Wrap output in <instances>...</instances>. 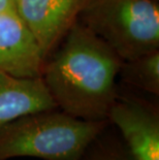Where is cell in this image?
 Instances as JSON below:
<instances>
[{"label": "cell", "mask_w": 159, "mask_h": 160, "mask_svg": "<svg viewBox=\"0 0 159 160\" xmlns=\"http://www.w3.org/2000/svg\"><path fill=\"white\" fill-rule=\"evenodd\" d=\"M123 61L79 20L42 78L57 108L87 121H107Z\"/></svg>", "instance_id": "6da1fadb"}, {"label": "cell", "mask_w": 159, "mask_h": 160, "mask_svg": "<svg viewBox=\"0 0 159 160\" xmlns=\"http://www.w3.org/2000/svg\"><path fill=\"white\" fill-rule=\"evenodd\" d=\"M107 121H87L55 108L35 112L0 126V160L36 157L83 160Z\"/></svg>", "instance_id": "7a4b0ae2"}, {"label": "cell", "mask_w": 159, "mask_h": 160, "mask_svg": "<svg viewBox=\"0 0 159 160\" xmlns=\"http://www.w3.org/2000/svg\"><path fill=\"white\" fill-rule=\"evenodd\" d=\"M158 0H87L79 21L122 61L159 50Z\"/></svg>", "instance_id": "3957f363"}, {"label": "cell", "mask_w": 159, "mask_h": 160, "mask_svg": "<svg viewBox=\"0 0 159 160\" xmlns=\"http://www.w3.org/2000/svg\"><path fill=\"white\" fill-rule=\"evenodd\" d=\"M107 121L120 130L134 160H159V116L154 105L118 93Z\"/></svg>", "instance_id": "277c9868"}, {"label": "cell", "mask_w": 159, "mask_h": 160, "mask_svg": "<svg viewBox=\"0 0 159 160\" xmlns=\"http://www.w3.org/2000/svg\"><path fill=\"white\" fill-rule=\"evenodd\" d=\"M87 0H17L16 12L47 58L79 20Z\"/></svg>", "instance_id": "5b68a950"}, {"label": "cell", "mask_w": 159, "mask_h": 160, "mask_svg": "<svg viewBox=\"0 0 159 160\" xmlns=\"http://www.w3.org/2000/svg\"><path fill=\"white\" fill-rule=\"evenodd\" d=\"M46 58L16 11L0 13V71L16 77H42Z\"/></svg>", "instance_id": "8992f818"}, {"label": "cell", "mask_w": 159, "mask_h": 160, "mask_svg": "<svg viewBox=\"0 0 159 160\" xmlns=\"http://www.w3.org/2000/svg\"><path fill=\"white\" fill-rule=\"evenodd\" d=\"M56 108L42 77L23 78L0 71V126L22 116Z\"/></svg>", "instance_id": "52a82bcc"}, {"label": "cell", "mask_w": 159, "mask_h": 160, "mask_svg": "<svg viewBox=\"0 0 159 160\" xmlns=\"http://www.w3.org/2000/svg\"><path fill=\"white\" fill-rule=\"evenodd\" d=\"M119 74L125 83L130 86L158 95L159 50L132 60L123 61Z\"/></svg>", "instance_id": "ba28073f"}, {"label": "cell", "mask_w": 159, "mask_h": 160, "mask_svg": "<svg viewBox=\"0 0 159 160\" xmlns=\"http://www.w3.org/2000/svg\"><path fill=\"white\" fill-rule=\"evenodd\" d=\"M101 133L87 149L83 160H134L126 147L117 141L101 138Z\"/></svg>", "instance_id": "9c48e42d"}, {"label": "cell", "mask_w": 159, "mask_h": 160, "mask_svg": "<svg viewBox=\"0 0 159 160\" xmlns=\"http://www.w3.org/2000/svg\"><path fill=\"white\" fill-rule=\"evenodd\" d=\"M16 1L17 0H0V13L8 11H16Z\"/></svg>", "instance_id": "30bf717a"}]
</instances>
